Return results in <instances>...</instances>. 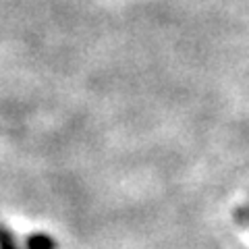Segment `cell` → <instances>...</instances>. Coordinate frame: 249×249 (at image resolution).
<instances>
[{
    "instance_id": "obj_1",
    "label": "cell",
    "mask_w": 249,
    "mask_h": 249,
    "mask_svg": "<svg viewBox=\"0 0 249 249\" xmlns=\"http://www.w3.org/2000/svg\"><path fill=\"white\" fill-rule=\"evenodd\" d=\"M27 249H54V241L46 235H34L27 239Z\"/></svg>"
},
{
    "instance_id": "obj_2",
    "label": "cell",
    "mask_w": 249,
    "mask_h": 249,
    "mask_svg": "<svg viewBox=\"0 0 249 249\" xmlns=\"http://www.w3.org/2000/svg\"><path fill=\"white\" fill-rule=\"evenodd\" d=\"M0 249H19L15 235L6 227H0Z\"/></svg>"
}]
</instances>
